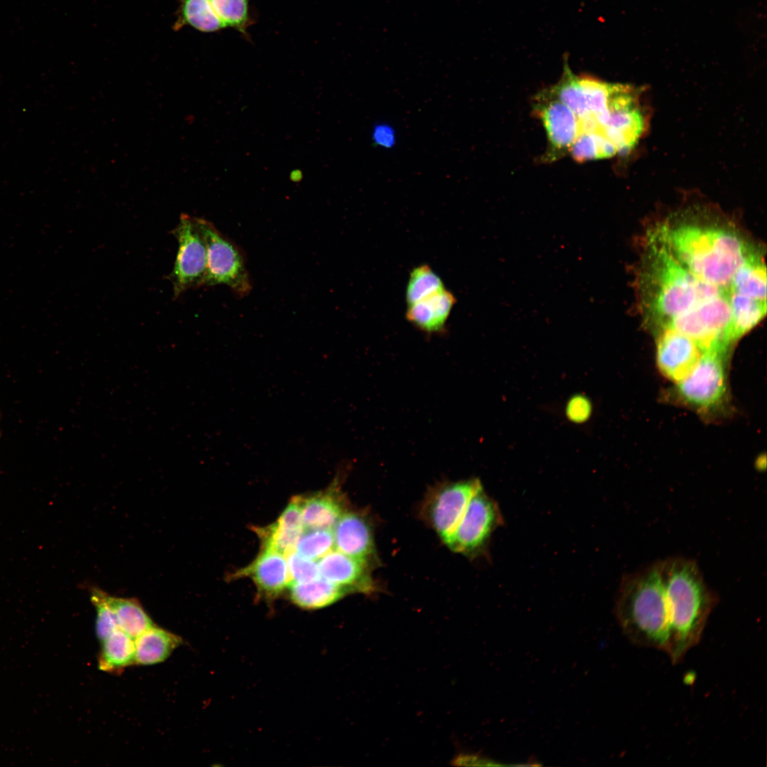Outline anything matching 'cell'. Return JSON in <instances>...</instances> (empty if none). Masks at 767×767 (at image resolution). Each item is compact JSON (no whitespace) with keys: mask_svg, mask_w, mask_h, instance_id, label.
Returning <instances> with one entry per match:
<instances>
[{"mask_svg":"<svg viewBox=\"0 0 767 767\" xmlns=\"http://www.w3.org/2000/svg\"><path fill=\"white\" fill-rule=\"evenodd\" d=\"M179 2L176 28L187 25L203 33L226 28L214 13L210 0H179Z\"/></svg>","mask_w":767,"mask_h":767,"instance_id":"obj_20","label":"cell"},{"mask_svg":"<svg viewBox=\"0 0 767 767\" xmlns=\"http://www.w3.org/2000/svg\"><path fill=\"white\" fill-rule=\"evenodd\" d=\"M287 562L291 582H308L320 576L317 563L297 552L288 555Z\"/></svg>","mask_w":767,"mask_h":767,"instance_id":"obj_26","label":"cell"},{"mask_svg":"<svg viewBox=\"0 0 767 767\" xmlns=\"http://www.w3.org/2000/svg\"><path fill=\"white\" fill-rule=\"evenodd\" d=\"M660 566L671 612L665 653L677 664L700 641L716 599L692 560L673 557Z\"/></svg>","mask_w":767,"mask_h":767,"instance_id":"obj_3","label":"cell"},{"mask_svg":"<svg viewBox=\"0 0 767 767\" xmlns=\"http://www.w3.org/2000/svg\"><path fill=\"white\" fill-rule=\"evenodd\" d=\"M101 642L97 657L100 670L119 675L135 665L134 639L118 628Z\"/></svg>","mask_w":767,"mask_h":767,"instance_id":"obj_18","label":"cell"},{"mask_svg":"<svg viewBox=\"0 0 767 767\" xmlns=\"http://www.w3.org/2000/svg\"><path fill=\"white\" fill-rule=\"evenodd\" d=\"M565 415L568 420L582 424L589 420L592 413L591 401L583 395L571 397L565 406Z\"/></svg>","mask_w":767,"mask_h":767,"instance_id":"obj_27","label":"cell"},{"mask_svg":"<svg viewBox=\"0 0 767 767\" xmlns=\"http://www.w3.org/2000/svg\"><path fill=\"white\" fill-rule=\"evenodd\" d=\"M445 289L441 278L427 264L414 268L409 276L406 290L408 305Z\"/></svg>","mask_w":767,"mask_h":767,"instance_id":"obj_22","label":"cell"},{"mask_svg":"<svg viewBox=\"0 0 767 767\" xmlns=\"http://www.w3.org/2000/svg\"><path fill=\"white\" fill-rule=\"evenodd\" d=\"M482 487L477 478L443 482L431 489L421 508L425 521L445 541L454 531L473 495Z\"/></svg>","mask_w":767,"mask_h":767,"instance_id":"obj_9","label":"cell"},{"mask_svg":"<svg viewBox=\"0 0 767 767\" xmlns=\"http://www.w3.org/2000/svg\"><path fill=\"white\" fill-rule=\"evenodd\" d=\"M206 245L204 285H224L239 296L247 295L251 283L241 251L212 223L196 217Z\"/></svg>","mask_w":767,"mask_h":767,"instance_id":"obj_7","label":"cell"},{"mask_svg":"<svg viewBox=\"0 0 767 767\" xmlns=\"http://www.w3.org/2000/svg\"><path fill=\"white\" fill-rule=\"evenodd\" d=\"M456 303L454 295L444 289L428 298L408 305L406 318L427 333L442 331Z\"/></svg>","mask_w":767,"mask_h":767,"instance_id":"obj_15","label":"cell"},{"mask_svg":"<svg viewBox=\"0 0 767 767\" xmlns=\"http://www.w3.org/2000/svg\"><path fill=\"white\" fill-rule=\"evenodd\" d=\"M728 354V352L721 350L703 352L692 371L671 388V397L706 416L727 409Z\"/></svg>","mask_w":767,"mask_h":767,"instance_id":"obj_5","label":"cell"},{"mask_svg":"<svg viewBox=\"0 0 767 767\" xmlns=\"http://www.w3.org/2000/svg\"><path fill=\"white\" fill-rule=\"evenodd\" d=\"M615 614L624 633L632 643L666 652L671 613L660 562L622 580Z\"/></svg>","mask_w":767,"mask_h":767,"instance_id":"obj_4","label":"cell"},{"mask_svg":"<svg viewBox=\"0 0 767 767\" xmlns=\"http://www.w3.org/2000/svg\"><path fill=\"white\" fill-rule=\"evenodd\" d=\"M232 577L250 578L261 597L270 599L278 597L291 582L285 555L264 548L250 564L238 570Z\"/></svg>","mask_w":767,"mask_h":767,"instance_id":"obj_13","label":"cell"},{"mask_svg":"<svg viewBox=\"0 0 767 767\" xmlns=\"http://www.w3.org/2000/svg\"><path fill=\"white\" fill-rule=\"evenodd\" d=\"M182 643L180 636L155 624L134 639L135 665L162 663Z\"/></svg>","mask_w":767,"mask_h":767,"instance_id":"obj_16","label":"cell"},{"mask_svg":"<svg viewBox=\"0 0 767 767\" xmlns=\"http://www.w3.org/2000/svg\"><path fill=\"white\" fill-rule=\"evenodd\" d=\"M660 371L675 384L686 377L704 352L690 337L673 330L654 333Z\"/></svg>","mask_w":767,"mask_h":767,"instance_id":"obj_10","label":"cell"},{"mask_svg":"<svg viewBox=\"0 0 767 767\" xmlns=\"http://www.w3.org/2000/svg\"><path fill=\"white\" fill-rule=\"evenodd\" d=\"M504 523L498 504L481 487L471 498L454 531L444 541L471 559L487 555L494 532Z\"/></svg>","mask_w":767,"mask_h":767,"instance_id":"obj_6","label":"cell"},{"mask_svg":"<svg viewBox=\"0 0 767 767\" xmlns=\"http://www.w3.org/2000/svg\"><path fill=\"white\" fill-rule=\"evenodd\" d=\"M288 589L290 601L305 609L327 607L348 594L344 589L320 576L308 582H292Z\"/></svg>","mask_w":767,"mask_h":767,"instance_id":"obj_17","label":"cell"},{"mask_svg":"<svg viewBox=\"0 0 767 767\" xmlns=\"http://www.w3.org/2000/svg\"><path fill=\"white\" fill-rule=\"evenodd\" d=\"M305 528L332 530L348 510L347 499L337 479L325 490L299 496Z\"/></svg>","mask_w":767,"mask_h":767,"instance_id":"obj_14","label":"cell"},{"mask_svg":"<svg viewBox=\"0 0 767 767\" xmlns=\"http://www.w3.org/2000/svg\"><path fill=\"white\" fill-rule=\"evenodd\" d=\"M250 0H210L211 6L225 28L236 30L248 37L253 23L249 11Z\"/></svg>","mask_w":767,"mask_h":767,"instance_id":"obj_23","label":"cell"},{"mask_svg":"<svg viewBox=\"0 0 767 767\" xmlns=\"http://www.w3.org/2000/svg\"><path fill=\"white\" fill-rule=\"evenodd\" d=\"M304 528L293 524L281 518L273 523L255 529L262 548L269 549L288 555L295 549L297 542Z\"/></svg>","mask_w":767,"mask_h":767,"instance_id":"obj_21","label":"cell"},{"mask_svg":"<svg viewBox=\"0 0 767 767\" xmlns=\"http://www.w3.org/2000/svg\"><path fill=\"white\" fill-rule=\"evenodd\" d=\"M642 305L646 322L654 333L699 312L722 298L732 300L731 289L700 279L679 263L665 249L649 237L641 266Z\"/></svg>","mask_w":767,"mask_h":767,"instance_id":"obj_2","label":"cell"},{"mask_svg":"<svg viewBox=\"0 0 767 767\" xmlns=\"http://www.w3.org/2000/svg\"><path fill=\"white\" fill-rule=\"evenodd\" d=\"M371 138L376 146L384 148H391L396 142V134L392 126L386 123H379L374 126Z\"/></svg>","mask_w":767,"mask_h":767,"instance_id":"obj_28","label":"cell"},{"mask_svg":"<svg viewBox=\"0 0 767 767\" xmlns=\"http://www.w3.org/2000/svg\"><path fill=\"white\" fill-rule=\"evenodd\" d=\"M107 599L119 628L134 639L155 625L136 598L118 597L108 594Z\"/></svg>","mask_w":767,"mask_h":767,"instance_id":"obj_19","label":"cell"},{"mask_svg":"<svg viewBox=\"0 0 767 767\" xmlns=\"http://www.w3.org/2000/svg\"><path fill=\"white\" fill-rule=\"evenodd\" d=\"M336 550L354 557L371 567L376 563L371 523L364 512L345 511L332 529Z\"/></svg>","mask_w":767,"mask_h":767,"instance_id":"obj_11","label":"cell"},{"mask_svg":"<svg viewBox=\"0 0 767 767\" xmlns=\"http://www.w3.org/2000/svg\"><path fill=\"white\" fill-rule=\"evenodd\" d=\"M172 234L177 240L178 251L168 278L177 298L187 290L204 285L207 251L196 217L183 213Z\"/></svg>","mask_w":767,"mask_h":767,"instance_id":"obj_8","label":"cell"},{"mask_svg":"<svg viewBox=\"0 0 767 767\" xmlns=\"http://www.w3.org/2000/svg\"><path fill=\"white\" fill-rule=\"evenodd\" d=\"M651 236L700 279L731 290L739 269L761 254L734 225L709 218L702 209L673 213Z\"/></svg>","mask_w":767,"mask_h":767,"instance_id":"obj_1","label":"cell"},{"mask_svg":"<svg viewBox=\"0 0 767 767\" xmlns=\"http://www.w3.org/2000/svg\"><path fill=\"white\" fill-rule=\"evenodd\" d=\"M320 576L349 592L371 594L376 591L371 567L337 550H332L317 562Z\"/></svg>","mask_w":767,"mask_h":767,"instance_id":"obj_12","label":"cell"},{"mask_svg":"<svg viewBox=\"0 0 767 767\" xmlns=\"http://www.w3.org/2000/svg\"><path fill=\"white\" fill-rule=\"evenodd\" d=\"M107 594L98 588H93L91 592V602L97 611L95 632L100 641L119 628L116 616L108 602Z\"/></svg>","mask_w":767,"mask_h":767,"instance_id":"obj_25","label":"cell"},{"mask_svg":"<svg viewBox=\"0 0 767 767\" xmlns=\"http://www.w3.org/2000/svg\"><path fill=\"white\" fill-rule=\"evenodd\" d=\"M334 547L332 530L305 528L295 545V552L317 560Z\"/></svg>","mask_w":767,"mask_h":767,"instance_id":"obj_24","label":"cell"}]
</instances>
